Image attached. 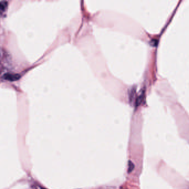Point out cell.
Segmentation results:
<instances>
[{
  "mask_svg": "<svg viewBox=\"0 0 189 189\" xmlns=\"http://www.w3.org/2000/svg\"><path fill=\"white\" fill-rule=\"evenodd\" d=\"M3 77L5 80L9 81H14L18 80L20 78V75L18 74H11V73H6L4 74Z\"/></svg>",
  "mask_w": 189,
  "mask_h": 189,
  "instance_id": "obj_1",
  "label": "cell"
},
{
  "mask_svg": "<svg viewBox=\"0 0 189 189\" xmlns=\"http://www.w3.org/2000/svg\"><path fill=\"white\" fill-rule=\"evenodd\" d=\"M129 169H128V172H132V170L134 168V165H133L132 163L130 162V161H129Z\"/></svg>",
  "mask_w": 189,
  "mask_h": 189,
  "instance_id": "obj_3",
  "label": "cell"
},
{
  "mask_svg": "<svg viewBox=\"0 0 189 189\" xmlns=\"http://www.w3.org/2000/svg\"><path fill=\"white\" fill-rule=\"evenodd\" d=\"M7 6V2L6 1H1L0 2V11H1V12H4L6 9Z\"/></svg>",
  "mask_w": 189,
  "mask_h": 189,
  "instance_id": "obj_2",
  "label": "cell"
}]
</instances>
